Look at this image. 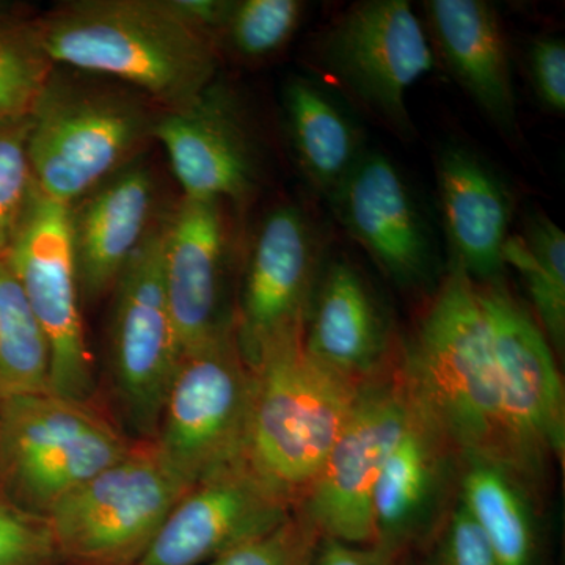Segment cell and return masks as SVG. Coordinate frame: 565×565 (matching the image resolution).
I'll return each mask as SVG.
<instances>
[{"label": "cell", "mask_w": 565, "mask_h": 565, "mask_svg": "<svg viewBox=\"0 0 565 565\" xmlns=\"http://www.w3.org/2000/svg\"><path fill=\"white\" fill-rule=\"evenodd\" d=\"M332 204L349 236L394 282L416 288L433 278V230L404 173L384 152H364Z\"/></svg>", "instance_id": "cell-16"}, {"label": "cell", "mask_w": 565, "mask_h": 565, "mask_svg": "<svg viewBox=\"0 0 565 565\" xmlns=\"http://www.w3.org/2000/svg\"><path fill=\"white\" fill-rule=\"evenodd\" d=\"M35 25L55 66L120 82L161 110L185 106L218 79L221 44L166 0H74Z\"/></svg>", "instance_id": "cell-2"}, {"label": "cell", "mask_w": 565, "mask_h": 565, "mask_svg": "<svg viewBox=\"0 0 565 565\" xmlns=\"http://www.w3.org/2000/svg\"><path fill=\"white\" fill-rule=\"evenodd\" d=\"M460 503L482 531L498 565H534V520L526 487L498 465L463 460Z\"/></svg>", "instance_id": "cell-24"}, {"label": "cell", "mask_w": 565, "mask_h": 565, "mask_svg": "<svg viewBox=\"0 0 565 565\" xmlns=\"http://www.w3.org/2000/svg\"><path fill=\"white\" fill-rule=\"evenodd\" d=\"M426 565H498L484 534L460 501L449 514Z\"/></svg>", "instance_id": "cell-32"}, {"label": "cell", "mask_w": 565, "mask_h": 565, "mask_svg": "<svg viewBox=\"0 0 565 565\" xmlns=\"http://www.w3.org/2000/svg\"><path fill=\"white\" fill-rule=\"evenodd\" d=\"M58 556L47 520L0 497V565H55Z\"/></svg>", "instance_id": "cell-31"}, {"label": "cell", "mask_w": 565, "mask_h": 565, "mask_svg": "<svg viewBox=\"0 0 565 565\" xmlns=\"http://www.w3.org/2000/svg\"><path fill=\"white\" fill-rule=\"evenodd\" d=\"M319 541L321 535L296 508L270 533L237 546L206 565H313Z\"/></svg>", "instance_id": "cell-30"}, {"label": "cell", "mask_w": 565, "mask_h": 565, "mask_svg": "<svg viewBox=\"0 0 565 565\" xmlns=\"http://www.w3.org/2000/svg\"><path fill=\"white\" fill-rule=\"evenodd\" d=\"M527 71L535 96L546 110L565 111V44L559 36L534 40L527 51Z\"/></svg>", "instance_id": "cell-33"}, {"label": "cell", "mask_w": 565, "mask_h": 565, "mask_svg": "<svg viewBox=\"0 0 565 565\" xmlns=\"http://www.w3.org/2000/svg\"><path fill=\"white\" fill-rule=\"evenodd\" d=\"M452 456L451 446L411 401L373 497L374 545L393 559L433 519Z\"/></svg>", "instance_id": "cell-22"}, {"label": "cell", "mask_w": 565, "mask_h": 565, "mask_svg": "<svg viewBox=\"0 0 565 565\" xmlns=\"http://www.w3.org/2000/svg\"><path fill=\"white\" fill-rule=\"evenodd\" d=\"M51 392L46 334L6 258H0V403Z\"/></svg>", "instance_id": "cell-26"}, {"label": "cell", "mask_w": 565, "mask_h": 565, "mask_svg": "<svg viewBox=\"0 0 565 565\" xmlns=\"http://www.w3.org/2000/svg\"><path fill=\"white\" fill-rule=\"evenodd\" d=\"M408 412L411 399L399 370L363 385L343 433L297 505L321 537L374 545L375 484Z\"/></svg>", "instance_id": "cell-13"}, {"label": "cell", "mask_w": 565, "mask_h": 565, "mask_svg": "<svg viewBox=\"0 0 565 565\" xmlns=\"http://www.w3.org/2000/svg\"><path fill=\"white\" fill-rule=\"evenodd\" d=\"M189 489L154 446H134L46 516L58 555L82 565L139 563Z\"/></svg>", "instance_id": "cell-7"}, {"label": "cell", "mask_w": 565, "mask_h": 565, "mask_svg": "<svg viewBox=\"0 0 565 565\" xmlns=\"http://www.w3.org/2000/svg\"><path fill=\"white\" fill-rule=\"evenodd\" d=\"M158 184L140 159L111 174L70 207L71 244L82 300L110 296L132 256L161 218Z\"/></svg>", "instance_id": "cell-18"}, {"label": "cell", "mask_w": 565, "mask_h": 565, "mask_svg": "<svg viewBox=\"0 0 565 565\" xmlns=\"http://www.w3.org/2000/svg\"><path fill=\"white\" fill-rule=\"evenodd\" d=\"M163 218L110 292L111 386L122 422L141 444H151L158 434L167 390L182 353L163 286Z\"/></svg>", "instance_id": "cell-9"}, {"label": "cell", "mask_w": 565, "mask_h": 565, "mask_svg": "<svg viewBox=\"0 0 565 565\" xmlns=\"http://www.w3.org/2000/svg\"><path fill=\"white\" fill-rule=\"evenodd\" d=\"M223 202L182 199L163 218L162 275L182 351L233 327Z\"/></svg>", "instance_id": "cell-17"}, {"label": "cell", "mask_w": 565, "mask_h": 565, "mask_svg": "<svg viewBox=\"0 0 565 565\" xmlns=\"http://www.w3.org/2000/svg\"><path fill=\"white\" fill-rule=\"evenodd\" d=\"M399 374L412 404L459 459L498 465L526 486L478 281L455 264L405 345Z\"/></svg>", "instance_id": "cell-1"}, {"label": "cell", "mask_w": 565, "mask_h": 565, "mask_svg": "<svg viewBox=\"0 0 565 565\" xmlns=\"http://www.w3.org/2000/svg\"><path fill=\"white\" fill-rule=\"evenodd\" d=\"M54 68L35 20L0 25V122L29 117Z\"/></svg>", "instance_id": "cell-28"}, {"label": "cell", "mask_w": 565, "mask_h": 565, "mask_svg": "<svg viewBox=\"0 0 565 565\" xmlns=\"http://www.w3.org/2000/svg\"><path fill=\"white\" fill-rule=\"evenodd\" d=\"M302 344L327 370L364 385L386 374L392 330L366 277L348 259L323 264Z\"/></svg>", "instance_id": "cell-19"}, {"label": "cell", "mask_w": 565, "mask_h": 565, "mask_svg": "<svg viewBox=\"0 0 565 565\" xmlns=\"http://www.w3.org/2000/svg\"><path fill=\"white\" fill-rule=\"evenodd\" d=\"M134 446L85 401L52 392L10 397L0 403V497L46 519Z\"/></svg>", "instance_id": "cell-5"}, {"label": "cell", "mask_w": 565, "mask_h": 565, "mask_svg": "<svg viewBox=\"0 0 565 565\" xmlns=\"http://www.w3.org/2000/svg\"><path fill=\"white\" fill-rule=\"evenodd\" d=\"M253 371L232 329L182 351L151 445L188 486L241 462Z\"/></svg>", "instance_id": "cell-6"}, {"label": "cell", "mask_w": 565, "mask_h": 565, "mask_svg": "<svg viewBox=\"0 0 565 565\" xmlns=\"http://www.w3.org/2000/svg\"><path fill=\"white\" fill-rule=\"evenodd\" d=\"M282 107L300 172L332 202L367 151L359 122L332 92L303 76L286 82Z\"/></svg>", "instance_id": "cell-23"}, {"label": "cell", "mask_w": 565, "mask_h": 565, "mask_svg": "<svg viewBox=\"0 0 565 565\" xmlns=\"http://www.w3.org/2000/svg\"><path fill=\"white\" fill-rule=\"evenodd\" d=\"M504 266L522 275L539 327L557 352L565 344V234L544 212L526 215L523 233L511 234Z\"/></svg>", "instance_id": "cell-25"}, {"label": "cell", "mask_w": 565, "mask_h": 565, "mask_svg": "<svg viewBox=\"0 0 565 565\" xmlns=\"http://www.w3.org/2000/svg\"><path fill=\"white\" fill-rule=\"evenodd\" d=\"M6 259L50 343L51 392L90 403L95 367L82 319L70 207L36 188Z\"/></svg>", "instance_id": "cell-11"}, {"label": "cell", "mask_w": 565, "mask_h": 565, "mask_svg": "<svg viewBox=\"0 0 565 565\" xmlns=\"http://www.w3.org/2000/svg\"><path fill=\"white\" fill-rule=\"evenodd\" d=\"M435 177L452 264L475 281H501L514 214L508 185L490 163L460 143L440 148Z\"/></svg>", "instance_id": "cell-20"}, {"label": "cell", "mask_w": 565, "mask_h": 565, "mask_svg": "<svg viewBox=\"0 0 565 565\" xmlns=\"http://www.w3.org/2000/svg\"><path fill=\"white\" fill-rule=\"evenodd\" d=\"M252 371L243 462L297 508L343 433L363 385L315 362L302 340L267 352Z\"/></svg>", "instance_id": "cell-4"}, {"label": "cell", "mask_w": 565, "mask_h": 565, "mask_svg": "<svg viewBox=\"0 0 565 565\" xmlns=\"http://www.w3.org/2000/svg\"><path fill=\"white\" fill-rule=\"evenodd\" d=\"M294 505L241 462L193 484L137 565H206L281 525Z\"/></svg>", "instance_id": "cell-15"}, {"label": "cell", "mask_w": 565, "mask_h": 565, "mask_svg": "<svg viewBox=\"0 0 565 565\" xmlns=\"http://www.w3.org/2000/svg\"><path fill=\"white\" fill-rule=\"evenodd\" d=\"M300 0H233L221 32L222 47L243 62H263L288 46L302 24Z\"/></svg>", "instance_id": "cell-27"}, {"label": "cell", "mask_w": 565, "mask_h": 565, "mask_svg": "<svg viewBox=\"0 0 565 565\" xmlns=\"http://www.w3.org/2000/svg\"><path fill=\"white\" fill-rule=\"evenodd\" d=\"M29 132L31 115L0 122V258L9 253L36 191Z\"/></svg>", "instance_id": "cell-29"}, {"label": "cell", "mask_w": 565, "mask_h": 565, "mask_svg": "<svg viewBox=\"0 0 565 565\" xmlns=\"http://www.w3.org/2000/svg\"><path fill=\"white\" fill-rule=\"evenodd\" d=\"M154 140L169 156L184 199L244 203L258 189V141L236 93L221 79L185 106L162 110Z\"/></svg>", "instance_id": "cell-14"}, {"label": "cell", "mask_w": 565, "mask_h": 565, "mask_svg": "<svg viewBox=\"0 0 565 565\" xmlns=\"http://www.w3.org/2000/svg\"><path fill=\"white\" fill-rule=\"evenodd\" d=\"M161 111L120 82L55 66L31 111L36 188L65 206L76 203L140 158Z\"/></svg>", "instance_id": "cell-3"}, {"label": "cell", "mask_w": 565, "mask_h": 565, "mask_svg": "<svg viewBox=\"0 0 565 565\" xmlns=\"http://www.w3.org/2000/svg\"><path fill=\"white\" fill-rule=\"evenodd\" d=\"M501 399L526 486L565 451L564 385L541 327L501 281L479 282Z\"/></svg>", "instance_id": "cell-12"}, {"label": "cell", "mask_w": 565, "mask_h": 565, "mask_svg": "<svg viewBox=\"0 0 565 565\" xmlns=\"http://www.w3.org/2000/svg\"><path fill=\"white\" fill-rule=\"evenodd\" d=\"M166 3L185 24L218 41L233 2L232 0H166Z\"/></svg>", "instance_id": "cell-34"}, {"label": "cell", "mask_w": 565, "mask_h": 565, "mask_svg": "<svg viewBox=\"0 0 565 565\" xmlns=\"http://www.w3.org/2000/svg\"><path fill=\"white\" fill-rule=\"evenodd\" d=\"M393 557L375 545H351L321 537L313 565H390Z\"/></svg>", "instance_id": "cell-35"}, {"label": "cell", "mask_w": 565, "mask_h": 565, "mask_svg": "<svg viewBox=\"0 0 565 565\" xmlns=\"http://www.w3.org/2000/svg\"><path fill=\"white\" fill-rule=\"evenodd\" d=\"M24 11L25 7L18 6V3L14 2L0 0V25L25 21Z\"/></svg>", "instance_id": "cell-36"}, {"label": "cell", "mask_w": 565, "mask_h": 565, "mask_svg": "<svg viewBox=\"0 0 565 565\" xmlns=\"http://www.w3.org/2000/svg\"><path fill=\"white\" fill-rule=\"evenodd\" d=\"M322 73L341 90L411 139L407 95L435 66L426 28L407 0H364L349 7L316 44Z\"/></svg>", "instance_id": "cell-8"}, {"label": "cell", "mask_w": 565, "mask_h": 565, "mask_svg": "<svg viewBox=\"0 0 565 565\" xmlns=\"http://www.w3.org/2000/svg\"><path fill=\"white\" fill-rule=\"evenodd\" d=\"M322 252L321 230L296 204H280L259 223L233 313L234 337L248 366L278 345L302 340Z\"/></svg>", "instance_id": "cell-10"}, {"label": "cell", "mask_w": 565, "mask_h": 565, "mask_svg": "<svg viewBox=\"0 0 565 565\" xmlns=\"http://www.w3.org/2000/svg\"><path fill=\"white\" fill-rule=\"evenodd\" d=\"M427 32L457 84L508 136L516 132L511 55L500 14L484 0H427Z\"/></svg>", "instance_id": "cell-21"}]
</instances>
